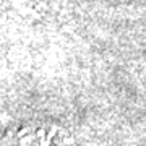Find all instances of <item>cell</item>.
I'll use <instances>...</instances> for the list:
<instances>
[{"mask_svg":"<svg viewBox=\"0 0 146 146\" xmlns=\"http://www.w3.org/2000/svg\"><path fill=\"white\" fill-rule=\"evenodd\" d=\"M62 133L58 128L29 127L13 136L10 146H62Z\"/></svg>","mask_w":146,"mask_h":146,"instance_id":"1","label":"cell"}]
</instances>
